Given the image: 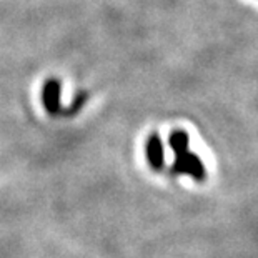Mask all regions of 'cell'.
Instances as JSON below:
<instances>
[{"instance_id": "3", "label": "cell", "mask_w": 258, "mask_h": 258, "mask_svg": "<svg viewBox=\"0 0 258 258\" xmlns=\"http://www.w3.org/2000/svg\"><path fill=\"white\" fill-rule=\"evenodd\" d=\"M60 92H62L60 90V84L55 79L47 80L45 85H43L42 102L48 113L57 115L60 112V108H62V103H60Z\"/></svg>"}, {"instance_id": "4", "label": "cell", "mask_w": 258, "mask_h": 258, "mask_svg": "<svg viewBox=\"0 0 258 258\" xmlns=\"http://www.w3.org/2000/svg\"><path fill=\"white\" fill-rule=\"evenodd\" d=\"M168 145L173 150L175 155H180V153L186 152V150H188V147H190L188 134L183 132V130L172 132V135H170V139H168Z\"/></svg>"}, {"instance_id": "1", "label": "cell", "mask_w": 258, "mask_h": 258, "mask_svg": "<svg viewBox=\"0 0 258 258\" xmlns=\"http://www.w3.org/2000/svg\"><path fill=\"white\" fill-rule=\"evenodd\" d=\"M172 172L190 175L197 182H203L207 177V170H205V165H203V162L200 160V157L190 150L180 153V155H175Z\"/></svg>"}, {"instance_id": "2", "label": "cell", "mask_w": 258, "mask_h": 258, "mask_svg": "<svg viewBox=\"0 0 258 258\" xmlns=\"http://www.w3.org/2000/svg\"><path fill=\"white\" fill-rule=\"evenodd\" d=\"M147 158L153 170L160 172L165 167V150H163V142L158 134H152L147 140Z\"/></svg>"}]
</instances>
